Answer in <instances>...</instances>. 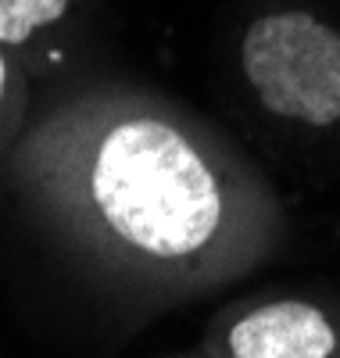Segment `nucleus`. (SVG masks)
Wrapping results in <instances>:
<instances>
[{
  "mask_svg": "<svg viewBox=\"0 0 340 358\" xmlns=\"http://www.w3.org/2000/svg\"><path fill=\"white\" fill-rule=\"evenodd\" d=\"M94 201L111 229L147 255L204 248L222 215L215 176L172 126L136 118L115 126L94 162Z\"/></svg>",
  "mask_w": 340,
  "mask_h": 358,
  "instance_id": "nucleus-1",
  "label": "nucleus"
},
{
  "mask_svg": "<svg viewBox=\"0 0 340 358\" xmlns=\"http://www.w3.org/2000/svg\"><path fill=\"white\" fill-rule=\"evenodd\" d=\"M243 72L262 104L308 126L340 122V33L287 11L258 18L243 36Z\"/></svg>",
  "mask_w": 340,
  "mask_h": 358,
  "instance_id": "nucleus-2",
  "label": "nucleus"
},
{
  "mask_svg": "<svg viewBox=\"0 0 340 358\" xmlns=\"http://www.w3.org/2000/svg\"><path fill=\"white\" fill-rule=\"evenodd\" d=\"M337 334L330 319L301 301L265 305L229 330L233 358H330Z\"/></svg>",
  "mask_w": 340,
  "mask_h": 358,
  "instance_id": "nucleus-3",
  "label": "nucleus"
},
{
  "mask_svg": "<svg viewBox=\"0 0 340 358\" xmlns=\"http://www.w3.org/2000/svg\"><path fill=\"white\" fill-rule=\"evenodd\" d=\"M69 0H0V43H25L36 29L57 22Z\"/></svg>",
  "mask_w": 340,
  "mask_h": 358,
  "instance_id": "nucleus-4",
  "label": "nucleus"
},
{
  "mask_svg": "<svg viewBox=\"0 0 340 358\" xmlns=\"http://www.w3.org/2000/svg\"><path fill=\"white\" fill-rule=\"evenodd\" d=\"M0 94H4V62H0Z\"/></svg>",
  "mask_w": 340,
  "mask_h": 358,
  "instance_id": "nucleus-5",
  "label": "nucleus"
}]
</instances>
